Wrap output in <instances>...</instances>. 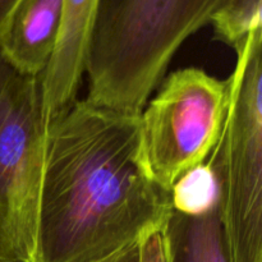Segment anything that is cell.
Returning <instances> with one entry per match:
<instances>
[{"instance_id": "6da1fadb", "label": "cell", "mask_w": 262, "mask_h": 262, "mask_svg": "<svg viewBox=\"0 0 262 262\" xmlns=\"http://www.w3.org/2000/svg\"><path fill=\"white\" fill-rule=\"evenodd\" d=\"M171 212L143 156L140 114L84 99L49 120L36 262L101 261Z\"/></svg>"}, {"instance_id": "7a4b0ae2", "label": "cell", "mask_w": 262, "mask_h": 262, "mask_svg": "<svg viewBox=\"0 0 262 262\" xmlns=\"http://www.w3.org/2000/svg\"><path fill=\"white\" fill-rule=\"evenodd\" d=\"M232 0H99L87 49L86 100L141 114L184 41Z\"/></svg>"}, {"instance_id": "3957f363", "label": "cell", "mask_w": 262, "mask_h": 262, "mask_svg": "<svg viewBox=\"0 0 262 262\" xmlns=\"http://www.w3.org/2000/svg\"><path fill=\"white\" fill-rule=\"evenodd\" d=\"M235 54L228 114L207 163L230 262H262V28Z\"/></svg>"}, {"instance_id": "277c9868", "label": "cell", "mask_w": 262, "mask_h": 262, "mask_svg": "<svg viewBox=\"0 0 262 262\" xmlns=\"http://www.w3.org/2000/svg\"><path fill=\"white\" fill-rule=\"evenodd\" d=\"M41 76L0 54V262H36L48 120Z\"/></svg>"}, {"instance_id": "5b68a950", "label": "cell", "mask_w": 262, "mask_h": 262, "mask_svg": "<svg viewBox=\"0 0 262 262\" xmlns=\"http://www.w3.org/2000/svg\"><path fill=\"white\" fill-rule=\"evenodd\" d=\"M230 100V79L196 67L178 69L140 114L146 164L160 188L170 192L189 169L205 163L216 146Z\"/></svg>"}, {"instance_id": "8992f818", "label": "cell", "mask_w": 262, "mask_h": 262, "mask_svg": "<svg viewBox=\"0 0 262 262\" xmlns=\"http://www.w3.org/2000/svg\"><path fill=\"white\" fill-rule=\"evenodd\" d=\"M99 0H63L60 31L41 78L42 112L51 120L77 101Z\"/></svg>"}, {"instance_id": "52a82bcc", "label": "cell", "mask_w": 262, "mask_h": 262, "mask_svg": "<svg viewBox=\"0 0 262 262\" xmlns=\"http://www.w3.org/2000/svg\"><path fill=\"white\" fill-rule=\"evenodd\" d=\"M61 13L63 0H20L0 38L3 58L22 73L41 76L58 42Z\"/></svg>"}, {"instance_id": "ba28073f", "label": "cell", "mask_w": 262, "mask_h": 262, "mask_svg": "<svg viewBox=\"0 0 262 262\" xmlns=\"http://www.w3.org/2000/svg\"><path fill=\"white\" fill-rule=\"evenodd\" d=\"M165 233L168 262H230L219 206L201 216L173 211Z\"/></svg>"}, {"instance_id": "9c48e42d", "label": "cell", "mask_w": 262, "mask_h": 262, "mask_svg": "<svg viewBox=\"0 0 262 262\" xmlns=\"http://www.w3.org/2000/svg\"><path fill=\"white\" fill-rule=\"evenodd\" d=\"M171 209L184 216H201L219 205L216 174L209 163H202L181 176L170 189Z\"/></svg>"}, {"instance_id": "30bf717a", "label": "cell", "mask_w": 262, "mask_h": 262, "mask_svg": "<svg viewBox=\"0 0 262 262\" xmlns=\"http://www.w3.org/2000/svg\"><path fill=\"white\" fill-rule=\"evenodd\" d=\"M210 25L217 40L235 51L255 31L262 28V0H232Z\"/></svg>"}, {"instance_id": "8fae6325", "label": "cell", "mask_w": 262, "mask_h": 262, "mask_svg": "<svg viewBox=\"0 0 262 262\" xmlns=\"http://www.w3.org/2000/svg\"><path fill=\"white\" fill-rule=\"evenodd\" d=\"M165 225L148 232L140 245V262H168Z\"/></svg>"}, {"instance_id": "7c38bea8", "label": "cell", "mask_w": 262, "mask_h": 262, "mask_svg": "<svg viewBox=\"0 0 262 262\" xmlns=\"http://www.w3.org/2000/svg\"><path fill=\"white\" fill-rule=\"evenodd\" d=\"M97 262H140V245L136 243Z\"/></svg>"}, {"instance_id": "4fadbf2b", "label": "cell", "mask_w": 262, "mask_h": 262, "mask_svg": "<svg viewBox=\"0 0 262 262\" xmlns=\"http://www.w3.org/2000/svg\"><path fill=\"white\" fill-rule=\"evenodd\" d=\"M20 0H0V38Z\"/></svg>"}]
</instances>
